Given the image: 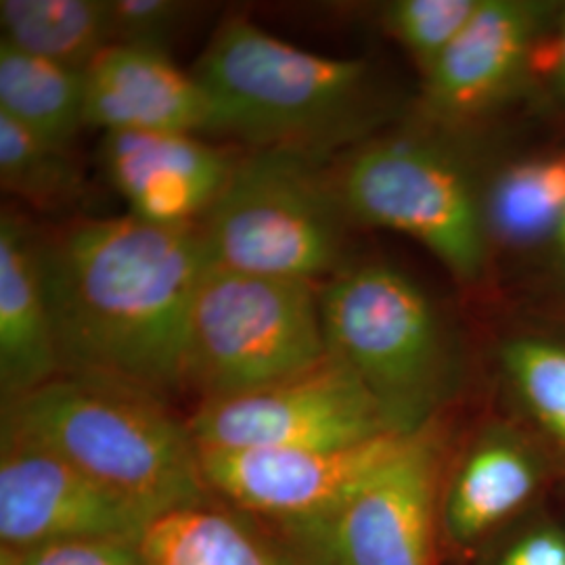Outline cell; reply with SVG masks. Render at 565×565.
Here are the masks:
<instances>
[{"label":"cell","instance_id":"24","mask_svg":"<svg viewBox=\"0 0 565 565\" xmlns=\"http://www.w3.org/2000/svg\"><path fill=\"white\" fill-rule=\"evenodd\" d=\"M473 565H565V520L536 507L494 536Z\"/></svg>","mask_w":565,"mask_h":565},{"label":"cell","instance_id":"10","mask_svg":"<svg viewBox=\"0 0 565 565\" xmlns=\"http://www.w3.org/2000/svg\"><path fill=\"white\" fill-rule=\"evenodd\" d=\"M562 4L480 0L463 32L424 76L422 114L443 132L463 130L501 109L527 81Z\"/></svg>","mask_w":565,"mask_h":565},{"label":"cell","instance_id":"20","mask_svg":"<svg viewBox=\"0 0 565 565\" xmlns=\"http://www.w3.org/2000/svg\"><path fill=\"white\" fill-rule=\"evenodd\" d=\"M499 373L525 429L565 467V340L513 333L499 343Z\"/></svg>","mask_w":565,"mask_h":565},{"label":"cell","instance_id":"14","mask_svg":"<svg viewBox=\"0 0 565 565\" xmlns=\"http://www.w3.org/2000/svg\"><path fill=\"white\" fill-rule=\"evenodd\" d=\"M242 156L189 132H103L102 166L128 214L168 226L200 224Z\"/></svg>","mask_w":565,"mask_h":565},{"label":"cell","instance_id":"25","mask_svg":"<svg viewBox=\"0 0 565 565\" xmlns=\"http://www.w3.org/2000/svg\"><path fill=\"white\" fill-rule=\"evenodd\" d=\"M193 11L195 4L182 0H109L111 44L166 51Z\"/></svg>","mask_w":565,"mask_h":565},{"label":"cell","instance_id":"17","mask_svg":"<svg viewBox=\"0 0 565 565\" xmlns=\"http://www.w3.org/2000/svg\"><path fill=\"white\" fill-rule=\"evenodd\" d=\"M482 203L492 249H553L565 221V153L507 163L486 184Z\"/></svg>","mask_w":565,"mask_h":565},{"label":"cell","instance_id":"5","mask_svg":"<svg viewBox=\"0 0 565 565\" xmlns=\"http://www.w3.org/2000/svg\"><path fill=\"white\" fill-rule=\"evenodd\" d=\"M348 223L321 160L254 149L239 158L200 226L210 264L317 282L342 270Z\"/></svg>","mask_w":565,"mask_h":565},{"label":"cell","instance_id":"2","mask_svg":"<svg viewBox=\"0 0 565 565\" xmlns=\"http://www.w3.org/2000/svg\"><path fill=\"white\" fill-rule=\"evenodd\" d=\"M193 74L212 103V132L252 151L285 149L324 162L366 141L382 111L366 61L306 51L242 15L218 25Z\"/></svg>","mask_w":565,"mask_h":565},{"label":"cell","instance_id":"21","mask_svg":"<svg viewBox=\"0 0 565 565\" xmlns=\"http://www.w3.org/2000/svg\"><path fill=\"white\" fill-rule=\"evenodd\" d=\"M2 191L41 212H61L84 198V172L72 147L44 141L0 114Z\"/></svg>","mask_w":565,"mask_h":565},{"label":"cell","instance_id":"28","mask_svg":"<svg viewBox=\"0 0 565 565\" xmlns=\"http://www.w3.org/2000/svg\"><path fill=\"white\" fill-rule=\"evenodd\" d=\"M553 254H555V260H557L559 273H562V277H564L565 281V221L564 224H562V231H559L557 239L553 243Z\"/></svg>","mask_w":565,"mask_h":565},{"label":"cell","instance_id":"27","mask_svg":"<svg viewBox=\"0 0 565 565\" xmlns=\"http://www.w3.org/2000/svg\"><path fill=\"white\" fill-rule=\"evenodd\" d=\"M548 65L545 67L546 93L551 102L565 109V4L559 11L557 23L548 36Z\"/></svg>","mask_w":565,"mask_h":565},{"label":"cell","instance_id":"26","mask_svg":"<svg viewBox=\"0 0 565 565\" xmlns=\"http://www.w3.org/2000/svg\"><path fill=\"white\" fill-rule=\"evenodd\" d=\"M141 546L121 541L82 539L0 548V565H147Z\"/></svg>","mask_w":565,"mask_h":565},{"label":"cell","instance_id":"3","mask_svg":"<svg viewBox=\"0 0 565 565\" xmlns=\"http://www.w3.org/2000/svg\"><path fill=\"white\" fill-rule=\"evenodd\" d=\"M2 440L44 448L158 518L210 494L189 425L130 385L61 373L2 404Z\"/></svg>","mask_w":565,"mask_h":565},{"label":"cell","instance_id":"9","mask_svg":"<svg viewBox=\"0 0 565 565\" xmlns=\"http://www.w3.org/2000/svg\"><path fill=\"white\" fill-rule=\"evenodd\" d=\"M186 425L200 450L323 448L401 434L363 382L331 354L277 384L202 401Z\"/></svg>","mask_w":565,"mask_h":565},{"label":"cell","instance_id":"22","mask_svg":"<svg viewBox=\"0 0 565 565\" xmlns=\"http://www.w3.org/2000/svg\"><path fill=\"white\" fill-rule=\"evenodd\" d=\"M141 548L147 565H277L242 525L205 507L163 515Z\"/></svg>","mask_w":565,"mask_h":565},{"label":"cell","instance_id":"18","mask_svg":"<svg viewBox=\"0 0 565 565\" xmlns=\"http://www.w3.org/2000/svg\"><path fill=\"white\" fill-rule=\"evenodd\" d=\"M86 107V72L0 41V114L44 141L72 147Z\"/></svg>","mask_w":565,"mask_h":565},{"label":"cell","instance_id":"7","mask_svg":"<svg viewBox=\"0 0 565 565\" xmlns=\"http://www.w3.org/2000/svg\"><path fill=\"white\" fill-rule=\"evenodd\" d=\"M327 356L315 282L205 266L186 340V385L203 401L277 384Z\"/></svg>","mask_w":565,"mask_h":565},{"label":"cell","instance_id":"6","mask_svg":"<svg viewBox=\"0 0 565 565\" xmlns=\"http://www.w3.org/2000/svg\"><path fill=\"white\" fill-rule=\"evenodd\" d=\"M352 223L411 237L459 282L486 277L482 191L463 162L429 132L387 135L352 147L333 174Z\"/></svg>","mask_w":565,"mask_h":565},{"label":"cell","instance_id":"23","mask_svg":"<svg viewBox=\"0 0 565 565\" xmlns=\"http://www.w3.org/2000/svg\"><path fill=\"white\" fill-rule=\"evenodd\" d=\"M480 0H394L384 9L387 32L425 74L457 41Z\"/></svg>","mask_w":565,"mask_h":565},{"label":"cell","instance_id":"11","mask_svg":"<svg viewBox=\"0 0 565 565\" xmlns=\"http://www.w3.org/2000/svg\"><path fill=\"white\" fill-rule=\"evenodd\" d=\"M158 520L147 507L57 455L39 446L2 440V548L82 539L142 545Z\"/></svg>","mask_w":565,"mask_h":565},{"label":"cell","instance_id":"4","mask_svg":"<svg viewBox=\"0 0 565 565\" xmlns=\"http://www.w3.org/2000/svg\"><path fill=\"white\" fill-rule=\"evenodd\" d=\"M319 296L329 354L363 382L390 425L411 434L438 422L461 361L424 289L396 266L364 263L343 266Z\"/></svg>","mask_w":565,"mask_h":565},{"label":"cell","instance_id":"13","mask_svg":"<svg viewBox=\"0 0 565 565\" xmlns=\"http://www.w3.org/2000/svg\"><path fill=\"white\" fill-rule=\"evenodd\" d=\"M555 463L524 425L494 422L469 440L446 471L443 545L476 557L494 536L541 507Z\"/></svg>","mask_w":565,"mask_h":565},{"label":"cell","instance_id":"1","mask_svg":"<svg viewBox=\"0 0 565 565\" xmlns=\"http://www.w3.org/2000/svg\"><path fill=\"white\" fill-rule=\"evenodd\" d=\"M61 373L166 401L186 385V340L207 266L202 226L132 214L82 218L41 235Z\"/></svg>","mask_w":565,"mask_h":565},{"label":"cell","instance_id":"12","mask_svg":"<svg viewBox=\"0 0 565 565\" xmlns=\"http://www.w3.org/2000/svg\"><path fill=\"white\" fill-rule=\"evenodd\" d=\"M406 434L323 448L200 450L203 480L233 505L277 525L317 518L342 503L398 448Z\"/></svg>","mask_w":565,"mask_h":565},{"label":"cell","instance_id":"8","mask_svg":"<svg viewBox=\"0 0 565 565\" xmlns=\"http://www.w3.org/2000/svg\"><path fill=\"white\" fill-rule=\"evenodd\" d=\"M445 438L438 422L398 448L342 503L279 525L296 565H443Z\"/></svg>","mask_w":565,"mask_h":565},{"label":"cell","instance_id":"15","mask_svg":"<svg viewBox=\"0 0 565 565\" xmlns=\"http://www.w3.org/2000/svg\"><path fill=\"white\" fill-rule=\"evenodd\" d=\"M84 120L103 132H212V103L166 51L109 44L86 70Z\"/></svg>","mask_w":565,"mask_h":565},{"label":"cell","instance_id":"19","mask_svg":"<svg viewBox=\"0 0 565 565\" xmlns=\"http://www.w3.org/2000/svg\"><path fill=\"white\" fill-rule=\"evenodd\" d=\"M2 41L86 72L111 44L109 0H2Z\"/></svg>","mask_w":565,"mask_h":565},{"label":"cell","instance_id":"16","mask_svg":"<svg viewBox=\"0 0 565 565\" xmlns=\"http://www.w3.org/2000/svg\"><path fill=\"white\" fill-rule=\"evenodd\" d=\"M42 270L41 235L18 212L0 214V390L2 404L60 377Z\"/></svg>","mask_w":565,"mask_h":565}]
</instances>
